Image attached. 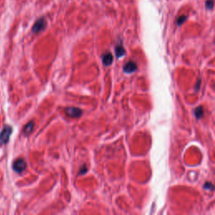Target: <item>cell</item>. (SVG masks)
<instances>
[{"instance_id":"obj_1","label":"cell","mask_w":215,"mask_h":215,"mask_svg":"<svg viewBox=\"0 0 215 215\" xmlns=\"http://www.w3.org/2000/svg\"><path fill=\"white\" fill-rule=\"evenodd\" d=\"M12 132L13 129L9 125H4L3 127L2 131L0 132V145H3L8 143Z\"/></svg>"},{"instance_id":"obj_2","label":"cell","mask_w":215,"mask_h":215,"mask_svg":"<svg viewBox=\"0 0 215 215\" xmlns=\"http://www.w3.org/2000/svg\"><path fill=\"white\" fill-rule=\"evenodd\" d=\"M26 167H27V164H26L25 161L22 158H19L14 162L13 170L19 174H20L25 170Z\"/></svg>"},{"instance_id":"obj_3","label":"cell","mask_w":215,"mask_h":215,"mask_svg":"<svg viewBox=\"0 0 215 215\" xmlns=\"http://www.w3.org/2000/svg\"><path fill=\"white\" fill-rule=\"evenodd\" d=\"M46 20H45L44 18L39 19L38 20L36 21V23H35L33 27H32V32L36 34L39 33V32H41V31H43L44 29H45V27H46Z\"/></svg>"},{"instance_id":"obj_4","label":"cell","mask_w":215,"mask_h":215,"mask_svg":"<svg viewBox=\"0 0 215 215\" xmlns=\"http://www.w3.org/2000/svg\"><path fill=\"white\" fill-rule=\"evenodd\" d=\"M82 111L78 108L70 107V108H67L66 109V115L69 117H71V118H78V117L82 115Z\"/></svg>"},{"instance_id":"obj_5","label":"cell","mask_w":215,"mask_h":215,"mask_svg":"<svg viewBox=\"0 0 215 215\" xmlns=\"http://www.w3.org/2000/svg\"><path fill=\"white\" fill-rule=\"evenodd\" d=\"M136 69H137L136 63L134 62V61H129V62H128V63L124 66V71L128 74H130V73H132V72H134V71H136Z\"/></svg>"},{"instance_id":"obj_6","label":"cell","mask_w":215,"mask_h":215,"mask_svg":"<svg viewBox=\"0 0 215 215\" xmlns=\"http://www.w3.org/2000/svg\"><path fill=\"white\" fill-rule=\"evenodd\" d=\"M102 60H103V63L105 66H109L111 65L113 62V56L111 53H105L104 56H102Z\"/></svg>"},{"instance_id":"obj_7","label":"cell","mask_w":215,"mask_h":215,"mask_svg":"<svg viewBox=\"0 0 215 215\" xmlns=\"http://www.w3.org/2000/svg\"><path fill=\"white\" fill-rule=\"evenodd\" d=\"M115 54H116L117 57H121V56L125 55V50L121 44L117 45L116 47H115Z\"/></svg>"},{"instance_id":"obj_8","label":"cell","mask_w":215,"mask_h":215,"mask_svg":"<svg viewBox=\"0 0 215 215\" xmlns=\"http://www.w3.org/2000/svg\"><path fill=\"white\" fill-rule=\"evenodd\" d=\"M34 126H35V123L33 121H31L30 123L26 124L25 127L24 128V134H31V132L33 131L34 129Z\"/></svg>"},{"instance_id":"obj_9","label":"cell","mask_w":215,"mask_h":215,"mask_svg":"<svg viewBox=\"0 0 215 215\" xmlns=\"http://www.w3.org/2000/svg\"><path fill=\"white\" fill-rule=\"evenodd\" d=\"M194 115L197 119H201L203 116V108L202 106L197 107V109L194 110Z\"/></svg>"},{"instance_id":"obj_10","label":"cell","mask_w":215,"mask_h":215,"mask_svg":"<svg viewBox=\"0 0 215 215\" xmlns=\"http://www.w3.org/2000/svg\"><path fill=\"white\" fill-rule=\"evenodd\" d=\"M186 20H187V17H186V16H184V15L180 16L179 18L177 19V25H181L182 24L184 23Z\"/></svg>"},{"instance_id":"obj_11","label":"cell","mask_w":215,"mask_h":215,"mask_svg":"<svg viewBox=\"0 0 215 215\" xmlns=\"http://www.w3.org/2000/svg\"><path fill=\"white\" fill-rule=\"evenodd\" d=\"M204 188L207 190H211V191H212V190H213V185H212L211 182H206L204 184Z\"/></svg>"},{"instance_id":"obj_12","label":"cell","mask_w":215,"mask_h":215,"mask_svg":"<svg viewBox=\"0 0 215 215\" xmlns=\"http://www.w3.org/2000/svg\"><path fill=\"white\" fill-rule=\"evenodd\" d=\"M212 6H213V1H212V0H207V2H206V7H207L208 9H211V8H212Z\"/></svg>"},{"instance_id":"obj_13","label":"cell","mask_w":215,"mask_h":215,"mask_svg":"<svg viewBox=\"0 0 215 215\" xmlns=\"http://www.w3.org/2000/svg\"><path fill=\"white\" fill-rule=\"evenodd\" d=\"M87 172V168H86V166H83L82 167V168L81 170H80V172H79V173H78V175H83V174H85Z\"/></svg>"},{"instance_id":"obj_14","label":"cell","mask_w":215,"mask_h":215,"mask_svg":"<svg viewBox=\"0 0 215 215\" xmlns=\"http://www.w3.org/2000/svg\"><path fill=\"white\" fill-rule=\"evenodd\" d=\"M200 83H201V82H200V80H199V81L197 82V85H196V87H195V88H196V90H197H197H198V89H199Z\"/></svg>"}]
</instances>
